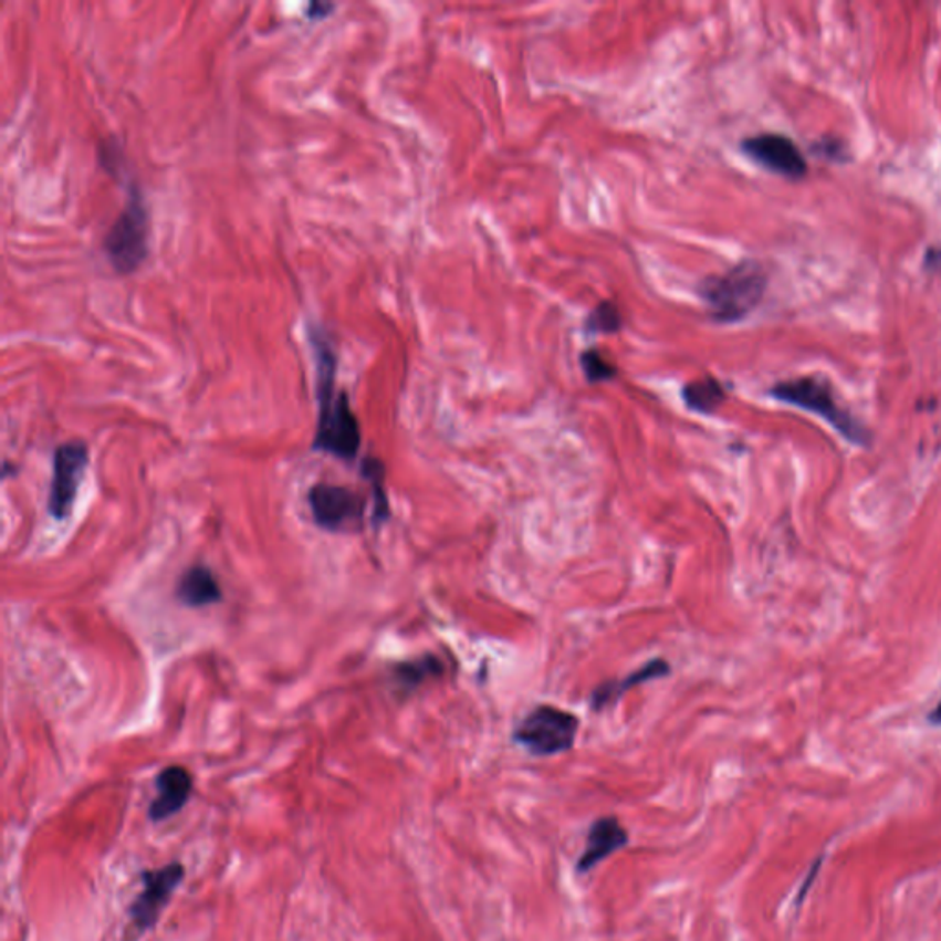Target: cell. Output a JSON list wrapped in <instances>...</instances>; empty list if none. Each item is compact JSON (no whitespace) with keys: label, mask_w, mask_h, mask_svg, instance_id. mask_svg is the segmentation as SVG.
<instances>
[{"label":"cell","mask_w":941,"mask_h":941,"mask_svg":"<svg viewBox=\"0 0 941 941\" xmlns=\"http://www.w3.org/2000/svg\"><path fill=\"white\" fill-rule=\"evenodd\" d=\"M194 790L191 774L180 765L164 769L157 776L158 796L149 806V820L163 822L188 804Z\"/></svg>","instance_id":"11"},{"label":"cell","mask_w":941,"mask_h":941,"mask_svg":"<svg viewBox=\"0 0 941 941\" xmlns=\"http://www.w3.org/2000/svg\"><path fill=\"white\" fill-rule=\"evenodd\" d=\"M767 289V274L757 262L745 260L734 268L708 276L699 287L708 313L719 324H734L751 315L763 300Z\"/></svg>","instance_id":"2"},{"label":"cell","mask_w":941,"mask_h":941,"mask_svg":"<svg viewBox=\"0 0 941 941\" xmlns=\"http://www.w3.org/2000/svg\"><path fill=\"white\" fill-rule=\"evenodd\" d=\"M333 8H335V4H332V2H313L307 8V17L310 19H322V17L330 15Z\"/></svg>","instance_id":"21"},{"label":"cell","mask_w":941,"mask_h":941,"mask_svg":"<svg viewBox=\"0 0 941 941\" xmlns=\"http://www.w3.org/2000/svg\"><path fill=\"white\" fill-rule=\"evenodd\" d=\"M311 515L316 526L326 532L359 529L365 517L366 501L357 491L337 484H316L311 488Z\"/></svg>","instance_id":"6"},{"label":"cell","mask_w":941,"mask_h":941,"mask_svg":"<svg viewBox=\"0 0 941 941\" xmlns=\"http://www.w3.org/2000/svg\"><path fill=\"white\" fill-rule=\"evenodd\" d=\"M151 221L146 199L133 182L127 191L126 207L122 208L115 223L104 238V252L118 274H133L146 262L149 254Z\"/></svg>","instance_id":"3"},{"label":"cell","mask_w":941,"mask_h":941,"mask_svg":"<svg viewBox=\"0 0 941 941\" xmlns=\"http://www.w3.org/2000/svg\"><path fill=\"white\" fill-rule=\"evenodd\" d=\"M670 665L665 659L649 660L648 665H644L642 668L627 675L626 679L607 680L604 684H599L590 696V708L596 712H602L604 708L620 701V697L632 688L649 682V680L662 679L666 675H670Z\"/></svg>","instance_id":"12"},{"label":"cell","mask_w":941,"mask_h":941,"mask_svg":"<svg viewBox=\"0 0 941 941\" xmlns=\"http://www.w3.org/2000/svg\"><path fill=\"white\" fill-rule=\"evenodd\" d=\"M771 396L778 401L804 408L826 419L827 424L840 432V436L849 443L860 447L870 443V432L865 429V425L859 424L848 410H844L837 404L832 387L824 379L798 377L791 381H782L771 388Z\"/></svg>","instance_id":"4"},{"label":"cell","mask_w":941,"mask_h":941,"mask_svg":"<svg viewBox=\"0 0 941 941\" xmlns=\"http://www.w3.org/2000/svg\"><path fill=\"white\" fill-rule=\"evenodd\" d=\"M579 363H582L583 374L590 383L610 381L618 374L616 366L609 359H605L598 349L583 352Z\"/></svg>","instance_id":"18"},{"label":"cell","mask_w":941,"mask_h":941,"mask_svg":"<svg viewBox=\"0 0 941 941\" xmlns=\"http://www.w3.org/2000/svg\"><path fill=\"white\" fill-rule=\"evenodd\" d=\"M844 147H840L835 138H822V146L816 147V151H822V155H827V157H829V153H833V158H838V160L843 158V155H840Z\"/></svg>","instance_id":"20"},{"label":"cell","mask_w":941,"mask_h":941,"mask_svg":"<svg viewBox=\"0 0 941 941\" xmlns=\"http://www.w3.org/2000/svg\"><path fill=\"white\" fill-rule=\"evenodd\" d=\"M682 399L686 407L701 414H712L718 410L726 399V390L715 377H704L699 381H691L682 388Z\"/></svg>","instance_id":"14"},{"label":"cell","mask_w":941,"mask_h":941,"mask_svg":"<svg viewBox=\"0 0 941 941\" xmlns=\"http://www.w3.org/2000/svg\"><path fill=\"white\" fill-rule=\"evenodd\" d=\"M929 721L932 724H937V726H941V701L938 702L937 708L932 710L931 715H929Z\"/></svg>","instance_id":"23"},{"label":"cell","mask_w":941,"mask_h":941,"mask_svg":"<svg viewBox=\"0 0 941 941\" xmlns=\"http://www.w3.org/2000/svg\"><path fill=\"white\" fill-rule=\"evenodd\" d=\"M741 149L745 155L767 168L773 174L782 175L787 179H804L807 175V163L804 153L798 149L795 142L778 133H762V135L749 136L741 142Z\"/></svg>","instance_id":"9"},{"label":"cell","mask_w":941,"mask_h":941,"mask_svg":"<svg viewBox=\"0 0 941 941\" xmlns=\"http://www.w3.org/2000/svg\"><path fill=\"white\" fill-rule=\"evenodd\" d=\"M87 468L88 449L83 441H66L55 449L49 495L52 517L63 521L71 515Z\"/></svg>","instance_id":"7"},{"label":"cell","mask_w":941,"mask_h":941,"mask_svg":"<svg viewBox=\"0 0 941 941\" xmlns=\"http://www.w3.org/2000/svg\"><path fill=\"white\" fill-rule=\"evenodd\" d=\"M621 327H624V315H621L620 307L610 300H605L602 304L596 305L585 321V332L590 333V335L616 333L620 332Z\"/></svg>","instance_id":"17"},{"label":"cell","mask_w":941,"mask_h":941,"mask_svg":"<svg viewBox=\"0 0 941 941\" xmlns=\"http://www.w3.org/2000/svg\"><path fill=\"white\" fill-rule=\"evenodd\" d=\"M822 860H824V857H818V859L813 862V866H811V874L807 876L806 881H804V887L801 888V892L796 896V905H801L802 901L806 899L807 890H809L811 885L815 881V877L818 876V871H820Z\"/></svg>","instance_id":"19"},{"label":"cell","mask_w":941,"mask_h":941,"mask_svg":"<svg viewBox=\"0 0 941 941\" xmlns=\"http://www.w3.org/2000/svg\"><path fill=\"white\" fill-rule=\"evenodd\" d=\"M926 268L929 271H941V249H929L926 254Z\"/></svg>","instance_id":"22"},{"label":"cell","mask_w":941,"mask_h":941,"mask_svg":"<svg viewBox=\"0 0 941 941\" xmlns=\"http://www.w3.org/2000/svg\"><path fill=\"white\" fill-rule=\"evenodd\" d=\"M223 598L218 579L207 566H191L182 574L177 585V599L186 607H208Z\"/></svg>","instance_id":"13"},{"label":"cell","mask_w":941,"mask_h":941,"mask_svg":"<svg viewBox=\"0 0 941 941\" xmlns=\"http://www.w3.org/2000/svg\"><path fill=\"white\" fill-rule=\"evenodd\" d=\"M363 474L370 482L372 493H374V512H372V521L374 524L385 523L388 519V499L385 493V466L376 458H366L363 462Z\"/></svg>","instance_id":"16"},{"label":"cell","mask_w":941,"mask_h":941,"mask_svg":"<svg viewBox=\"0 0 941 941\" xmlns=\"http://www.w3.org/2000/svg\"><path fill=\"white\" fill-rule=\"evenodd\" d=\"M579 730V719L561 708L541 704L513 730V741L532 756H557L571 751Z\"/></svg>","instance_id":"5"},{"label":"cell","mask_w":941,"mask_h":941,"mask_svg":"<svg viewBox=\"0 0 941 941\" xmlns=\"http://www.w3.org/2000/svg\"><path fill=\"white\" fill-rule=\"evenodd\" d=\"M446 671V665L441 662L435 655H425L421 659L408 660L394 668V679L396 684L408 693L414 691L419 686L424 684L425 680L440 677Z\"/></svg>","instance_id":"15"},{"label":"cell","mask_w":941,"mask_h":941,"mask_svg":"<svg viewBox=\"0 0 941 941\" xmlns=\"http://www.w3.org/2000/svg\"><path fill=\"white\" fill-rule=\"evenodd\" d=\"M182 879L185 866L180 862H171L158 870L142 871L144 888L129 909L133 938L142 937L157 926L164 907L169 903L171 893L177 890Z\"/></svg>","instance_id":"8"},{"label":"cell","mask_w":941,"mask_h":941,"mask_svg":"<svg viewBox=\"0 0 941 941\" xmlns=\"http://www.w3.org/2000/svg\"><path fill=\"white\" fill-rule=\"evenodd\" d=\"M311 348L315 354L316 399H318V424H316L315 451L352 462L360 447V427L349 405L348 394L337 390V355L326 335L311 332Z\"/></svg>","instance_id":"1"},{"label":"cell","mask_w":941,"mask_h":941,"mask_svg":"<svg viewBox=\"0 0 941 941\" xmlns=\"http://www.w3.org/2000/svg\"><path fill=\"white\" fill-rule=\"evenodd\" d=\"M629 844V832L621 826L618 816H599L590 824L585 840V849L576 862L577 874H588L602 865L610 855L626 848Z\"/></svg>","instance_id":"10"}]
</instances>
